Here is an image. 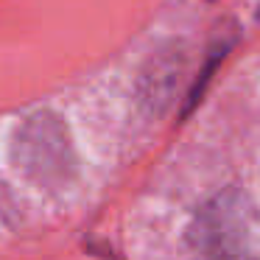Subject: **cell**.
Masks as SVG:
<instances>
[{
    "label": "cell",
    "instance_id": "cell-1",
    "mask_svg": "<svg viewBox=\"0 0 260 260\" xmlns=\"http://www.w3.org/2000/svg\"><path fill=\"white\" fill-rule=\"evenodd\" d=\"M190 243L202 260H246L249 246V207L241 196H218L199 213L190 230Z\"/></svg>",
    "mask_w": 260,
    "mask_h": 260
}]
</instances>
